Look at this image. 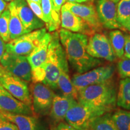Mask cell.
I'll return each instance as SVG.
<instances>
[{
  "label": "cell",
  "instance_id": "484cf974",
  "mask_svg": "<svg viewBox=\"0 0 130 130\" xmlns=\"http://www.w3.org/2000/svg\"><path fill=\"white\" fill-rule=\"evenodd\" d=\"M117 17L119 24L123 28L130 17V0H120L119 1L117 4Z\"/></svg>",
  "mask_w": 130,
  "mask_h": 130
},
{
  "label": "cell",
  "instance_id": "8fae6325",
  "mask_svg": "<svg viewBox=\"0 0 130 130\" xmlns=\"http://www.w3.org/2000/svg\"><path fill=\"white\" fill-rule=\"evenodd\" d=\"M87 50L90 56L98 59H104L111 62L116 58L110 39L100 32H95L90 36Z\"/></svg>",
  "mask_w": 130,
  "mask_h": 130
},
{
  "label": "cell",
  "instance_id": "1f68e13d",
  "mask_svg": "<svg viewBox=\"0 0 130 130\" xmlns=\"http://www.w3.org/2000/svg\"><path fill=\"white\" fill-rule=\"evenodd\" d=\"M52 130H79L76 129L72 126L68 124L67 123L63 122H60L57 125L55 126L54 128H53Z\"/></svg>",
  "mask_w": 130,
  "mask_h": 130
},
{
  "label": "cell",
  "instance_id": "d4e9b609",
  "mask_svg": "<svg viewBox=\"0 0 130 130\" xmlns=\"http://www.w3.org/2000/svg\"><path fill=\"white\" fill-rule=\"evenodd\" d=\"M111 117L119 130H130V110H119Z\"/></svg>",
  "mask_w": 130,
  "mask_h": 130
},
{
  "label": "cell",
  "instance_id": "83f0119b",
  "mask_svg": "<svg viewBox=\"0 0 130 130\" xmlns=\"http://www.w3.org/2000/svg\"><path fill=\"white\" fill-rule=\"evenodd\" d=\"M118 71L122 78H130V59L123 57L118 63Z\"/></svg>",
  "mask_w": 130,
  "mask_h": 130
},
{
  "label": "cell",
  "instance_id": "7402d4cb",
  "mask_svg": "<svg viewBox=\"0 0 130 130\" xmlns=\"http://www.w3.org/2000/svg\"><path fill=\"white\" fill-rule=\"evenodd\" d=\"M117 105L123 109L130 110V78H123L120 81Z\"/></svg>",
  "mask_w": 130,
  "mask_h": 130
},
{
  "label": "cell",
  "instance_id": "6da1fadb",
  "mask_svg": "<svg viewBox=\"0 0 130 130\" xmlns=\"http://www.w3.org/2000/svg\"><path fill=\"white\" fill-rule=\"evenodd\" d=\"M58 35L68 62L77 73L87 72L102 63L100 59L93 57L87 53V35L70 31L64 28L59 30Z\"/></svg>",
  "mask_w": 130,
  "mask_h": 130
},
{
  "label": "cell",
  "instance_id": "ab89813d",
  "mask_svg": "<svg viewBox=\"0 0 130 130\" xmlns=\"http://www.w3.org/2000/svg\"><path fill=\"white\" fill-rule=\"evenodd\" d=\"M110 1H113V2H114V3H118L119 1H120V0H110Z\"/></svg>",
  "mask_w": 130,
  "mask_h": 130
},
{
  "label": "cell",
  "instance_id": "d6a6232c",
  "mask_svg": "<svg viewBox=\"0 0 130 130\" xmlns=\"http://www.w3.org/2000/svg\"><path fill=\"white\" fill-rule=\"evenodd\" d=\"M124 57L130 59V35H125V45L124 48Z\"/></svg>",
  "mask_w": 130,
  "mask_h": 130
},
{
  "label": "cell",
  "instance_id": "603a6c76",
  "mask_svg": "<svg viewBox=\"0 0 130 130\" xmlns=\"http://www.w3.org/2000/svg\"><path fill=\"white\" fill-rule=\"evenodd\" d=\"M109 39L116 57L120 59L124 57L125 36L121 31L115 30L109 32Z\"/></svg>",
  "mask_w": 130,
  "mask_h": 130
},
{
  "label": "cell",
  "instance_id": "d590c367",
  "mask_svg": "<svg viewBox=\"0 0 130 130\" xmlns=\"http://www.w3.org/2000/svg\"><path fill=\"white\" fill-rule=\"evenodd\" d=\"M67 2L75 3H84L87 2H92V0H66Z\"/></svg>",
  "mask_w": 130,
  "mask_h": 130
},
{
  "label": "cell",
  "instance_id": "4fadbf2b",
  "mask_svg": "<svg viewBox=\"0 0 130 130\" xmlns=\"http://www.w3.org/2000/svg\"><path fill=\"white\" fill-rule=\"evenodd\" d=\"M96 9L102 27L110 30L123 28L118 21L116 3L110 0H98Z\"/></svg>",
  "mask_w": 130,
  "mask_h": 130
},
{
  "label": "cell",
  "instance_id": "e575fe53",
  "mask_svg": "<svg viewBox=\"0 0 130 130\" xmlns=\"http://www.w3.org/2000/svg\"><path fill=\"white\" fill-rule=\"evenodd\" d=\"M6 5H7V4L5 2L4 0H0V15L2 14V13L6 9Z\"/></svg>",
  "mask_w": 130,
  "mask_h": 130
},
{
  "label": "cell",
  "instance_id": "7c38bea8",
  "mask_svg": "<svg viewBox=\"0 0 130 130\" xmlns=\"http://www.w3.org/2000/svg\"><path fill=\"white\" fill-rule=\"evenodd\" d=\"M64 6L83 19L95 32L101 31L103 27L99 19L95 6L92 2H88L87 4L67 2Z\"/></svg>",
  "mask_w": 130,
  "mask_h": 130
},
{
  "label": "cell",
  "instance_id": "5bb4252c",
  "mask_svg": "<svg viewBox=\"0 0 130 130\" xmlns=\"http://www.w3.org/2000/svg\"><path fill=\"white\" fill-rule=\"evenodd\" d=\"M0 110L14 115H33L31 107L16 99L0 84Z\"/></svg>",
  "mask_w": 130,
  "mask_h": 130
},
{
  "label": "cell",
  "instance_id": "f546056e",
  "mask_svg": "<svg viewBox=\"0 0 130 130\" xmlns=\"http://www.w3.org/2000/svg\"><path fill=\"white\" fill-rule=\"evenodd\" d=\"M0 130H18V129L13 123L0 116Z\"/></svg>",
  "mask_w": 130,
  "mask_h": 130
},
{
  "label": "cell",
  "instance_id": "44dd1931",
  "mask_svg": "<svg viewBox=\"0 0 130 130\" xmlns=\"http://www.w3.org/2000/svg\"><path fill=\"white\" fill-rule=\"evenodd\" d=\"M57 86L63 92V95L74 98L77 101L78 92L73 85L72 79L69 76V68L60 71L57 81Z\"/></svg>",
  "mask_w": 130,
  "mask_h": 130
},
{
  "label": "cell",
  "instance_id": "3957f363",
  "mask_svg": "<svg viewBox=\"0 0 130 130\" xmlns=\"http://www.w3.org/2000/svg\"><path fill=\"white\" fill-rule=\"evenodd\" d=\"M51 34L45 64V77L42 83L51 89H56L58 87L57 81L60 71L68 68V61L60 40L58 32L55 31Z\"/></svg>",
  "mask_w": 130,
  "mask_h": 130
},
{
  "label": "cell",
  "instance_id": "4dcf8cb0",
  "mask_svg": "<svg viewBox=\"0 0 130 130\" xmlns=\"http://www.w3.org/2000/svg\"><path fill=\"white\" fill-rule=\"evenodd\" d=\"M54 10L60 13V10L63 5L66 2V0H51Z\"/></svg>",
  "mask_w": 130,
  "mask_h": 130
},
{
  "label": "cell",
  "instance_id": "7a4b0ae2",
  "mask_svg": "<svg viewBox=\"0 0 130 130\" xmlns=\"http://www.w3.org/2000/svg\"><path fill=\"white\" fill-rule=\"evenodd\" d=\"M77 101L106 112L110 111L117 104L116 89L111 79L87 86L79 91Z\"/></svg>",
  "mask_w": 130,
  "mask_h": 130
},
{
  "label": "cell",
  "instance_id": "ba28073f",
  "mask_svg": "<svg viewBox=\"0 0 130 130\" xmlns=\"http://www.w3.org/2000/svg\"><path fill=\"white\" fill-rule=\"evenodd\" d=\"M0 64L8 72L26 82L31 80V69L27 56L6 51L0 60Z\"/></svg>",
  "mask_w": 130,
  "mask_h": 130
},
{
  "label": "cell",
  "instance_id": "8992f818",
  "mask_svg": "<svg viewBox=\"0 0 130 130\" xmlns=\"http://www.w3.org/2000/svg\"><path fill=\"white\" fill-rule=\"evenodd\" d=\"M115 73V67L111 65L98 66L82 74L78 73L72 78V82L78 93L87 86L110 80Z\"/></svg>",
  "mask_w": 130,
  "mask_h": 130
},
{
  "label": "cell",
  "instance_id": "8d00e7d4",
  "mask_svg": "<svg viewBox=\"0 0 130 130\" xmlns=\"http://www.w3.org/2000/svg\"><path fill=\"white\" fill-rule=\"evenodd\" d=\"M123 28H125L126 30H127L128 31H130V17L128 18L127 21L126 22V23L124 24Z\"/></svg>",
  "mask_w": 130,
  "mask_h": 130
},
{
  "label": "cell",
  "instance_id": "5b68a950",
  "mask_svg": "<svg viewBox=\"0 0 130 130\" xmlns=\"http://www.w3.org/2000/svg\"><path fill=\"white\" fill-rule=\"evenodd\" d=\"M51 36V33L46 32L38 45L27 56L31 69V80L34 83H42L45 79V64Z\"/></svg>",
  "mask_w": 130,
  "mask_h": 130
},
{
  "label": "cell",
  "instance_id": "4316f807",
  "mask_svg": "<svg viewBox=\"0 0 130 130\" xmlns=\"http://www.w3.org/2000/svg\"><path fill=\"white\" fill-rule=\"evenodd\" d=\"M9 21L10 10L7 7L0 15V37L5 42H9L10 40Z\"/></svg>",
  "mask_w": 130,
  "mask_h": 130
},
{
  "label": "cell",
  "instance_id": "277c9868",
  "mask_svg": "<svg viewBox=\"0 0 130 130\" xmlns=\"http://www.w3.org/2000/svg\"><path fill=\"white\" fill-rule=\"evenodd\" d=\"M107 113L104 110L95 108L77 102L66 113V123L79 130H89L91 123L97 117Z\"/></svg>",
  "mask_w": 130,
  "mask_h": 130
},
{
  "label": "cell",
  "instance_id": "836d02e7",
  "mask_svg": "<svg viewBox=\"0 0 130 130\" xmlns=\"http://www.w3.org/2000/svg\"><path fill=\"white\" fill-rule=\"evenodd\" d=\"M6 45L5 42L0 37V60L2 58L3 55L6 51Z\"/></svg>",
  "mask_w": 130,
  "mask_h": 130
},
{
  "label": "cell",
  "instance_id": "ffe728a7",
  "mask_svg": "<svg viewBox=\"0 0 130 130\" xmlns=\"http://www.w3.org/2000/svg\"><path fill=\"white\" fill-rule=\"evenodd\" d=\"M10 10L9 31L10 40L28 33L19 18L15 3L12 1L7 6Z\"/></svg>",
  "mask_w": 130,
  "mask_h": 130
},
{
  "label": "cell",
  "instance_id": "ac0fdd59",
  "mask_svg": "<svg viewBox=\"0 0 130 130\" xmlns=\"http://www.w3.org/2000/svg\"><path fill=\"white\" fill-rule=\"evenodd\" d=\"M0 116L15 124L18 130H38V121L35 116L31 115H14L5 113L1 110Z\"/></svg>",
  "mask_w": 130,
  "mask_h": 130
},
{
  "label": "cell",
  "instance_id": "74e56055",
  "mask_svg": "<svg viewBox=\"0 0 130 130\" xmlns=\"http://www.w3.org/2000/svg\"><path fill=\"white\" fill-rule=\"evenodd\" d=\"M6 72V69L3 67V66L0 64V76H1L4 73Z\"/></svg>",
  "mask_w": 130,
  "mask_h": 130
},
{
  "label": "cell",
  "instance_id": "f1b7e54d",
  "mask_svg": "<svg viewBox=\"0 0 130 130\" xmlns=\"http://www.w3.org/2000/svg\"><path fill=\"white\" fill-rule=\"evenodd\" d=\"M27 3H28L29 7L32 10V12H34L36 15L39 18L41 19L44 22V16H43V11H42L41 5L37 3L33 2V1H30V0H26Z\"/></svg>",
  "mask_w": 130,
  "mask_h": 130
},
{
  "label": "cell",
  "instance_id": "52a82bcc",
  "mask_svg": "<svg viewBox=\"0 0 130 130\" xmlns=\"http://www.w3.org/2000/svg\"><path fill=\"white\" fill-rule=\"evenodd\" d=\"M46 32V28H42L10 40L6 45V51L21 56H28L38 45Z\"/></svg>",
  "mask_w": 130,
  "mask_h": 130
},
{
  "label": "cell",
  "instance_id": "e0dca14e",
  "mask_svg": "<svg viewBox=\"0 0 130 130\" xmlns=\"http://www.w3.org/2000/svg\"><path fill=\"white\" fill-rule=\"evenodd\" d=\"M74 98L68 96H60L54 94L50 110V116L56 122L64 120L66 113L70 108L77 103Z\"/></svg>",
  "mask_w": 130,
  "mask_h": 130
},
{
  "label": "cell",
  "instance_id": "9c48e42d",
  "mask_svg": "<svg viewBox=\"0 0 130 130\" xmlns=\"http://www.w3.org/2000/svg\"><path fill=\"white\" fill-rule=\"evenodd\" d=\"M0 84L16 99L32 107L31 96L27 82L6 71L0 76Z\"/></svg>",
  "mask_w": 130,
  "mask_h": 130
},
{
  "label": "cell",
  "instance_id": "2e32d148",
  "mask_svg": "<svg viewBox=\"0 0 130 130\" xmlns=\"http://www.w3.org/2000/svg\"><path fill=\"white\" fill-rule=\"evenodd\" d=\"M13 1L21 22L27 32L43 28L45 22L34 13L26 0Z\"/></svg>",
  "mask_w": 130,
  "mask_h": 130
},
{
  "label": "cell",
  "instance_id": "30bf717a",
  "mask_svg": "<svg viewBox=\"0 0 130 130\" xmlns=\"http://www.w3.org/2000/svg\"><path fill=\"white\" fill-rule=\"evenodd\" d=\"M32 83L30 91L32 111L37 115H46L51 110L54 93L42 83Z\"/></svg>",
  "mask_w": 130,
  "mask_h": 130
},
{
  "label": "cell",
  "instance_id": "9a60e30c",
  "mask_svg": "<svg viewBox=\"0 0 130 130\" xmlns=\"http://www.w3.org/2000/svg\"><path fill=\"white\" fill-rule=\"evenodd\" d=\"M61 27L65 30L92 36L95 31L80 17L68 10L63 5L60 10Z\"/></svg>",
  "mask_w": 130,
  "mask_h": 130
},
{
  "label": "cell",
  "instance_id": "d6986e66",
  "mask_svg": "<svg viewBox=\"0 0 130 130\" xmlns=\"http://www.w3.org/2000/svg\"><path fill=\"white\" fill-rule=\"evenodd\" d=\"M41 7L44 16L46 29L53 32L59 28L61 24L60 13L54 10L51 0H41Z\"/></svg>",
  "mask_w": 130,
  "mask_h": 130
},
{
  "label": "cell",
  "instance_id": "60d3db41",
  "mask_svg": "<svg viewBox=\"0 0 130 130\" xmlns=\"http://www.w3.org/2000/svg\"><path fill=\"white\" fill-rule=\"evenodd\" d=\"M4 1H12L13 0H4Z\"/></svg>",
  "mask_w": 130,
  "mask_h": 130
},
{
  "label": "cell",
  "instance_id": "f35d334b",
  "mask_svg": "<svg viewBox=\"0 0 130 130\" xmlns=\"http://www.w3.org/2000/svg\"><path fill=\"white\" fill-rule=\"evenodd\" d=\"M30 1H33V2L36 3L37 4H41V0H30Z\"/></svg>",
  "mask_w": 130,
  "mask_h": 130
},
{
  "label": "cell",
  "instance_id": "cb8c5ba5",
  "mask_svg": "<svg viewBox=\"0 0 130 130\" xmlns=\"http://www.w3.org/2000/svg\"><path fill=\"white\" fill-rule=\"evenodd\" d=\"M92 130H119L110 113H104L97 117L91 123Z\"/></svg>",
  "mask_w": 130,
  "mask_h": 130
}]
</instances>
